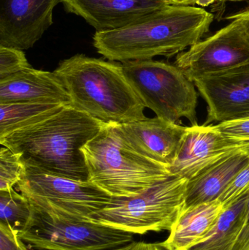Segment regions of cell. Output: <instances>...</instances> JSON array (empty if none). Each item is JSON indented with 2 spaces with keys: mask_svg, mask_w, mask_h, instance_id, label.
<instances>
[{
  "mask_svg": "<svg viewBox=\"0 0 249 250\" xmlns=\"http://www.w3.org/2000/svg\"><path fill=\"white\" fill-rule=\"evenodd\" d=\"M17 187L37 213L64 221L94 223V216L112 198L89 181L55 176L29 166Z\"/></svg>",
  "mask_w": 249,
  "mask_h": 250,
  "instance_id": "52a82bcc",
  "label": "cell"
},
{
  "mask_svg": "<svg viewBox=\"0 0 249 250\" xmlns=\"http://www.w3.org/2000/svg\"><path fill=\"white\" fill-rule=\"evenodd\" d=\"M225 20H238L241 22L249 40V4L236 13L227 16Z\"/></svg>",
  "mask_w": 249,
  "mask_h": 250,
  "instance_id": "4316f807",
  "label": "cell"
},
{
  "mask_svg": "<svg viewBox=\"0 0 249 250\" xmlns=\"http://www.w3.org/2000/svg\"><path fill=\"white\" fill-rule=\"evenodd\" d=\"M26 166L11 150L0 148V190L12 189L21 180Z\"/></svg>",
  "mask_w": 249,
  "mask_h": 250,
  "instance_id": "44dd1931",
  "label": "cell"
},
{
  "mask_svg": "<svg viewBox=\"0 0 249 250\" xmlns=\"http://www.w3.org/2000/svg\"><path fill=\"white\" fill-rule=\"evenodd\" d=\"M249 195L225 208L217 223L202 243L190 250H227L233 236L235 223L242 212Z\"/></svg>",
  "mask_w": 249,
  "mask_h": 250,
  "instance_id": "d6986e66",
  "label": "cell"
},
{
  "mask_svg": "<svg viewBox=\"0 0 249 250\" xmlns=\"http://www.w3.org/2000/svg\"><path fill=\"white\" fill-rule=\"evenodd\" d=\"M248 149L249 141L228 138L213 125L187 126L170 173L190 180L218 162Z\"/></svg>",
  "mask_w": 249,
  "mask_h": 250,
  "instance_id": "30bf717a",
  "label": "cell"
},
{
  "mask_svg": "<svg viewBox=\"0 0 249 250\" xmlns=\"http://www.w3.org/2000/svg\"><path fill=\"white\" fill-rule=\"evenodd\" d=\"M104 125L83 111L65 106L44 121L0 138V144L11 150L25 166L89 182V170L82 148Z\"/></svg>",
  "mask_w": 249,
  "mask_h": 250,
  "instance_id": "6da1fadb",
  "label": "cell"
},
{
  "mask_svg": "<svg viewBox=\"0 0 249 250\" xmlns=\"http://www.w3.org/2000/svg\"><path fill=\"white\" fill-rule=\"evenodd\" d=\"M194 83L207 104L203 125L249 117V63L202 76Z\"/></svg>",
  "mask_w": 249,
  "mask_h": 250,
  "instance_id": "8fae6325",
  "label": "cell"
},
{
  "mask_svg": "<svg viewBox=\"0 0 249 250\" xmlns=\"http://www.w3.org/2000/svg\"><path fill=\"white\" fill-rule=\"evenodd\" d=\"M30 67L23 51L0 45V80Z\"/></svg>",
  "mask_w": 249,
  "mask_h": 250,
  "instance_id": "7402d4cb",
  "label": "cell"
},
{
  "mask_svg": "<svg viewBox=\"0 0 249 250\" xmlns=\"http://www.w3.org/2000/svg\"><path fill=\"white\" fill-rule=\"evenodd\" d=\"M171 4L183 6H196L200 5L203 7H207L216 2L215 0H166Z\"/></svg>",
  "mask_w": 249,
  "mask_h": 250,
  "instance_id": "f1b7e54d",
  "label": "cell"
},
{
  "mask_svg": "<svg viewBox=\"0 0 249 250\" xmlns=\"http://www.w3.org/2000/svg\"><path fill=\"white\" fill-rule=\"evenodd\" d=\"M68 105L45 103L0 104V138L49 118Z\"/></svg>",
  "mask_w": 249,
  "mask_h": 250,
  "instance_id": "ac0fdd59",
  "label": "cell"
},
{
  "mask_svg": "<svg viewBox=\"0 0 249 250\" xmlns=\"http://www.w3.org/2000/svg\"><path fill=\"white\" fill-rule=\"evenodd\" d=\"M225 210L219 199L186 207L161 245L168 250H190L203 242Z\"/></svg>",
  "mask_w": 249,
  "mask_h": 250,
  "instance_id": "e0dca14e",
  "label": "cell"
},
{
  "mask_svg": "<svg viewBox=\"0 0 249 250\" xmlns=\"http://www.w3.org/2000/svg\"><path fill=\"white\" fill-rule=\"evenodd\" d=\"M216 2H226V1H249V0H215Z\"/></svg>",
  "mask_w": 249,
  "mask_h": 250,
  "instance_id": "f546056e",
  "label": "cell"
},
{
  "mask_svg": "<svg viewBox=\"0 0 249 250\" xmlns=\"http://www.w3.org/2000/svg\"><path fill=\"white\" fill-rule=\"evenodd\" d=\"M71 100L70 106L105 124L122 125L146 119L142 104L121 64L77 54L54 70Z\"/></svg>",
  "mask_w": 249,
  "mask_h": 250,
  "instance_id": "3957f363",
  "label": "cell"
},
{
  "mask_svg": "<svg viewBox=\"0 0 249 250\" xmlns=\"http://www.w3.org/2000/svg\"><path fill=\"white\" fill-rule=\"evenodd\" d=\"M225 136L241 141H249V117L213 125Z\"/></svg>",
  "mask_w": 249,
  "mask_h": 250,
  "instance_id": "d4e9b609",
  "label": "cell"
},
{
  "mask_svg": "<svg viewBox=\"0 0 249 250\" xmlns=\"http://www.w3.org/2000/svg\"><path fill=\"white\" fill-rule=\"evenodd\" d=\"M249 163V149L232 154L190 179L186 207L219 199Z\"/></svg>",
  "mask_w": 249,
  "mask_h": 250,
  "instance_id": "2e32d148",
  "label": "cell"
},
{
  "mask_svg": "<svg viewBox=\"0 0 249 250\" xmlns=\"http://www.w3.org/2000/svg\"><path fill=\"white\" fill-rule=\"evenodd\" d=\"M62 4L96 32L127 27L171 4L166 0H64Z\"/></svg>",
  "mask_w": 249,
  "mask_h": 250,
  "instance_id": "4fadbf2b",
  "label": "cell"
},
{
  "mask_svg": "<svg viewBox=\"0 0 249 250\" xmlns=\"http://www.w3.org/2000/svg\"><path fill=\"white\" fill-rule=\"evenodd\" d=\"M64 0H0V45L32 48L54 23L56 6Z\"/></svg>",
  "mask_w": 249,
  "mask_h": 250,
  "instance_id": "7c38bea8",
  "label": "cell"
},
{
  "mask_svg": "<svg viewBox=\"0 0 249 250\" xmlns=\"http://www.w3.org/2000/svg\"><path fill=\"white\" fill-rule=\"evenodd\" d=\"M249 63V40L241 22L230 23L176 56L174 64L196 79Z\"/></svg>",
  "mask_w": 249,
  "mask_h": 250,
  "instance_id": "9c48e42d",
  "label": "cell"
},
{
  "mask_svg": "<svg viewBox=\"0 0 249 250\" xmlns=\"http://www.w3.org/2000/svg\"><path fill=\"white\" fill-rule=\"evenodd\" d=\"M188 179L171 176L143 192L128 197H112L94 216V223L132 234L171 231L186 208Z\"/></svg>",
  "mask_w": 249,
  "mask_h": 250,
  "instance_id": "5b68a950",
  "label": "cell"
},
{
  "mask_svg": "<svg viewBox=\"0 0 249 250\" xmlns=\"http://www.w3.org/2000/svg\"><path fill=\"white\" fill-rule=\"evenodd\" d=\"M45 103L70 106L71 100L54 72L26 69L0 80V104Z\"/></svg>",
  "mask_w": 249,
  "mask_h": 250,
  "instance_id": "9a60e30c",
  "label": "cell"
},
{
  "mask_svg": "<svg viewBox=\"0 0 249 250\" xmlns=\"http://www.w3.org/2000/svg\"><path fill=\"white\" fill-rule=\"evenodd\" d=\"M118 125L124 139L133 149L168 168L187 129L179 123L157 117Z\"/></svg>",
  "mask_w": 249,
  "mask_h": 250,
  "instance_id": "5bb4252c",
  "label": "cell"
},
{
  "mask_svg": "<svg viewBox=\"0 0 249 250\" xmlns=\"http://www.w3.org/2000/svg\"><path fill=\"white\" fill-rule=\"evenodd\" d=\"M227 250H249V195L235 223L233 236Z\"/></svg>",
  "mask_w": 249,
  "mask_h": 250,
  "instance_id": "cb8c5ba5",
  "label": "cell"
},
{
  "mask_svg": "<svg viewBox=\"0 0 249 250\" xmlns=\"http://www.w3.org/2000/svg\"><path fill=\"white\" fill-rule=\"evenodd\" d=\"M30 250H37L30 249ZM108 250H156V243H146L144 242H134L119 248Z\"/></svg>",
  "mask_w": 249,
  "mask_h": 250,
  "instance_id": "83f0119b",
  "label": "cell"
},
{
  "mask_svg": "<svg viewBox=\"0 0 249 250\" xmlns=\"http://www.w3.org/2000/svg\"><path fill=\"white\" fill-rule=\"evenodd\" d=\"M249 194V163L219 198L225 208Z\"/></svg>",
  "mask_w": 249,
  "mask_h": 250,
  "instance_id": "603a6c76",
  "label": "cell"
},
{
  "mask_svg": "<svg viewBox=\"0 0 249 250\" xmlns=\"http://www.w3.org/2000/svg\"><path fill=\"white\" fill-rule=\"evenodd\" d=\"M19 236L37 250H108L133 242V234L96 223L55 220L35 211Z\"/></svg>",
  "mask_w": 249,
  "mask_h": 250,
  "instance_id": "ba28073f",
  "label": "cell"
},
{
  "mask_svg": "<svg viewBox=\"0 0 249 250\" xmlns=\"http://www.w3.org/2000/svg\"><path fill=\"white\" fill-rule=\"evenodd\" d=\"M35 214V210L20 192L13 188L0 190V223L19 233L30 226Z\"/></svg>",
  "mask_w": 249,
  "mask_h": 250,
  "instance_id": "ffe728a7",
  "label": "cell"
},
{
  "mask_svg": "<svg viewBox=\"0 0 249 250\" xmlns=\"http://www.w3.org/2000/svg\"><path fill=\"white\" fill-rule=\"evenodd\" d=\"M0 250H29L19 236V232L0 223Z\"/></svg>",
  "mask_w": 249,
  "mask_h": 250,
  "instance_id": "484cf974",
  "label": "cell"
},
{
  "mask_svg": "<svg viewBox=\"0 0 249 250\" xmlns=\"http://www.w3.org/2000/svg\"><path fill=\"white\" fill-rule=\"evenodd\" d=\"M213 19L203 7L170 4L127 27L96 32L94 46L112 62L171 58L201 41Z\"/></svg>",
  "mask_w": 249,
  "mask_h": 250,
  "instance_id": "7a4b0ae2",
  "label": "cell"
},
{
  "mask_svg": "<svg viewBox=\"0 0 249 250\" xmlns=\"http://www.w3.org/2000/svg\"><path fill=\"white\" fill-rule=\"evenodd\" d=\"M123 73L146 108L165 121L185 118L198 125L195 85L175 64L155 60H133L121 64Z\"/></svg>",
  "mask_w": 249,
  "mask_h": 250,
  "instance_id": "8992f818",
  "label": "cell"
},
{
  "mask_svg": "<svg viewBox=\"0 0 249 250\" xmlns=\"http://www.w3.org/2000/svg\"><path fill=\"white\" fill-rule=\"evenodd\" d=\"M89 182L112 197L137 195L171 177L168 166L133 149L117 124H105L82 148Z\"/></svg>",
  "mask_w": 249,
  "mask_h": 250,
  "instance_id": "277c9868",
  "label": "cell"
}]
</instances>
